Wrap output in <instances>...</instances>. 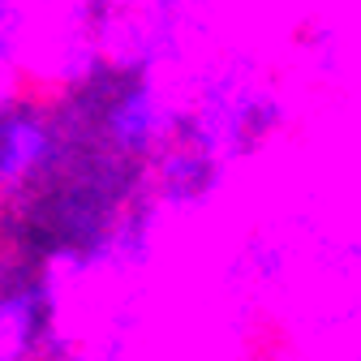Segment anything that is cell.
Segmentation results:
<instances>
[{
  "label": "cell",
  "instance_id": "obj_1",
  "mask_svg": "<svg viewBox=\"0 0 361 361\" xmlns=\"http://www.w3.org/2000/svg\"><path fill=\"white\" fill-rule=\"evenodd\" d=\"M288 108L280 86L271 82L254 61L224 56L207 65L185 95V121L180 138L198 147L219 172L258 155L284 129Z\"/></svg>",
  "mask_w": 361,
  "mask_h": 361
},
{
  "label": "cell",
  "instance_id": "obj_2",
  "mask_svg": "<svg viewBox=\"0 0 361 361\" xmlns=\"http://www.w3.org/2000/svg\"><path fill=\"white\" fill-rule=\"evenodd\" d=\"M78 155V121L65 104L13 95L0 108V202H26L61 185Z\"/></svg>",
  "mask_w": 361,
  "mask_h": 361
},
{
  "label": "cell",
  "instance_id": "obj_3",
  "mask_svg": "<svg viewBox=\"0 0 361 361\" xmlns=\"http://www.w3.org/2000/svg\"><path fill=\"white\" fill-rule=\"evenodd\" d=\"M112 73L116 78L108 86V95L95 99L86 121L95 129V142H99L104 155L142 168L180 133L185 95H176L155 69H112Z\"/></svg>",
  "mask_w": 361,
  "mask_h": 361
},
{
  "label": "cell",
  "instance_id": "obj_4",
  "mask_svg": "<svg viewBox=\"0 0 361 361\" xmlns=\"http://www.w3.org/2000/svg\"><path fill=\"white\" fill-rule=\"evenodd\" d=\"M56 348L73 344L61 340L52 293L39 267L0 262V361H39Z\"/></svg>",
  "mask_w": 361,
  "mask_h": 361
},
{
  "label": "cell",
  "instance_id": "obj_5",
  "mask_svg": "<svg viewBox=\"0 0 361 361\" xmlns=\"http://www.w3.org/2000/svg\"><path fill=\"white\" fill-rule=\"evenodd\" d=\"M0 56L26 65V0H0Z\"/></svg>",
  "mask_w": 361,
  "mask_h": 361
},
{
  "label": "cell",
  "instance_id": "obj_6",
  "mask_svg": "<svg viewBox=\"0 0 361 361\" xmlns=\"http://www.w3.org/2000/svg\"><path fill=\"white\" fill-rule=\"evenodd\" d=\"M13 78H18V65L0 56V108H5V104L18 95V82H13Z\"/></svg>",
  "mask_w": 361,
  "mask_h": 361
},
{
  "label": "cell",
  "instance_id": "obj_7",
  "mask_svg": "<svg viewBox=\"0 0 361 361\" xmlns=\"http://www.w3.org/2000/svg\"><path fill=\"white\" fill-rule=\"evenodd\" d=\"M39 361H90L82 348H56V353H43Z\"/></svg>",
  "mask_w": 361,
  "mask_h": 361
}]
</instances>
